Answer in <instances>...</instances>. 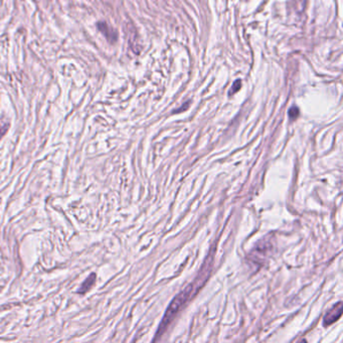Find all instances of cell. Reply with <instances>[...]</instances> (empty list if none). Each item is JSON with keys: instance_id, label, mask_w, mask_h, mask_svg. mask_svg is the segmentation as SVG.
<instances>
[{"instance_id": "obj_1", "label": "cell", "mask_w": 343, "mask_h": 343, "mask_svg": "<svg viewBox=\"0 0 343 343\" xmlns=\"http://www.w3.org/2000/svg\"><path fill=\"white\" fill-rule=\"evenodd\" d=\"M194 293H195L194 284H190L174 298V300L171 302L168 309L166 310V313L159 325V329L157 331V337L160 336L163 332L166 330L169 323L172 321V319L175 317V315L179 312V310L182 308V306L191 298V296L193 295Z\"/></svg>"}, {"instance_id": "obj_2", "label": "cell", "mask_w": 343, "mask_h": 343, "mask_svg": "<svg viewBox=\"0 0 343 343\" xmlns=\"http://www.w3.org/2000/svg\"><path fill=\"white\" fill-rule=\"evenodd\" d=\"M342 315V302H338L336 305H334L327 313L325 314L323 318V325L324 326H329L335 321H337Z\"/></svg>"}, {"instance_id": "obj_3", "label": "cell", "mask_w": 343, "mask_h": 343, "mask_svg": "<svg viewBox=\"0 0 343 343\" xmlns=\"http://www.w3.org/2000/svg\"><path fill=\"white\" fill-rule=\"evenodd\" d=\"M97 27L99 29L102 34L104 35V37L110 41V42H115L117 40V32L114 30L111 26H109V24L107 22L104 21H100L97 23Z\"/></svg>"}, {"instance_id": "obj_4", "label": "cell", "mask_w": 343, "mask_h": 343, "mask_svg": "<svg viewBox=\"0 0 343 343\" xmlns=\"http://www.w3.org/2000/svg\"><path fill=\"white\" fill-rule=\"evenodd\" d=\"M95 282H96V274L93 273L83 282V284L81 285L80 289L78 290V293L81 294V295H84V294H86L88 291L91 290V288L94 286Z\"/></svg>"}, {"instance_id": "obj_5", "label": "cell", "mask_w": 343, "mask_h": 343, "mask_svg": "<svg viewBox=\"0 0 343 343\" xmlns=\"http://www.w3.org/2000/svg\"><path fill=\"white\" fill-rule=\"evenodd\" d=\"M291 6L296 12H303L306 5V0H289Z\"/></svg>"}, {"instance_id": "obj_6", "label": "cell", "mask_w": 343, "mask_h": 343, "mask_svg": "<svg viewBox=\"0 0 343 343\" xmlns=\"http://www.w3.org/2000/svg\"><path fill=\"white\" fill-rule=\"evenodd\" d=\"M8 127H9L8 123H4V122L0 121V139H1L6 134Z\"/></svg>"}, {"instance_id": "obj_7", "label": "cell", "mask_w": 343, "mask_h": 343, "mask_svg": "<svg viewBox=\"0 0 343 343\" xmlns=\"http://www.w3.org/2000/svg\"><path fill=\"white\" fill-rule=\"evenodd\" d=\"M241 86H242L241 81H240V80H237V81H235V83H234V85H233V87H232V89H231L230 93H228V95H230V96H233L234 94H236V93H237V92L241 89Z\"/></svg>"}, {"instance_id": "obj_8", "label": "cell", "mask_w": 343, "mask_h": 343, "mask_svg": "<svg viewBox=\"0 0 343 343\" xmlns=\"http://www.w3.org/2000/svg\"><path fill=\"white\" fill-rule=\"evenodd\" d=\"M289 116L292 120L296 119L299 116V109L297 107H292L289 111Z\"/></svg>"}, {"instance_id": "obj_9", "label": "cell", "mask_w": 343, "mask_h": 343, "mask_svg": "<svg viewBox=\"0 0 343 343\" xmlns=\"http://www.w3.org/2000/svg\"><path fill=\"white\" fill-rule=\"evenodd\" d=\"M188 104H189V103H188V102H187V103H186V104H185V107H183V108H182H182H181V109H179V110H177V111H175V113H178V112H182V111H184V110H186V109H187V108H188Z\"/></svg>"}]
</instances>
